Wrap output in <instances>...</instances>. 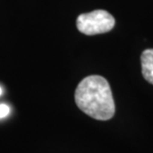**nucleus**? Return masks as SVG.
Listing matches in <instances>:
<instances>
[{
    "label": "nucleus",
    "instance_id": "f257e3e1",
    "mask_svg": "<svg viewBox=\"0 0 153 153\" xmlns=\"http://www.w3.org/2000/svg\"><path fill=\"white\" fill-rule=\"evenodd\" d=\"M75 101L80 110L99 120H110L115 106L110 86L106 78L90 75L81 81L75 92Z\"/></svg>",
    "mask_w": 153,
    "mask_h": 153
},
{
    "label": "nucleus",
    "instance_id": "f03ea898",
    "mask_svg": "<svg viewBox=\"0 0 153 153\" xmlns=\"http://www.w3.org/2000/svg\"><path fill=\"white\" fill-rule=\"evenodd\" d=\"M115 20L106 10H94L81 14L77 19V28L81 33L87 36L103 34L115 27Z\"/></svg>",
    "mask_w": 153,
    "mask_h": 153
},
{
    "label": "nucleus",
    "instance_id": "7ed1b4c3",
    "mask_svg": "<svg viewBox=\"0 0 153 153\" xmlns=\"http://www.w3.org/2000/svg\"><path fill=\"white\" fill-rule=\"evenodd\" d=\"M142 75L146 81L153 84V48L145 50L141 54Z\"/></svg>",
    "mask_w": 153,
    "mask_h": 153
},
{
    "label": "nucleus",
    "instance_id": "20e7f679",
    "mask_svg": "<svg viewBox=\"0 0 153 153\" xmlns=\"http://www.w3.org/2000/svg\"><path fill=\"white\" fill-rule=\"evenodd\" d=\"M10 113V108L6 104H0V119L7 117Z\"/></svg>",
    "mask_w": 153,
    "mask_h": 153
},
{
    "label": "nucleus",
    "instance_id": "39448f33",
    "mask_svg": "<svg viewBox=\"0 0 153 153\" xmlns=\"http://www.w3.org/2000/svg\"><path fill=\"white\" fill-rule=\"evenodd\" d=\"M2 92H3V90H2V88H1V87H0V96H1V95H2Z\"/></svg>",
    "mask_w": 153,
    "mask_h": 153
}]
</instances>
